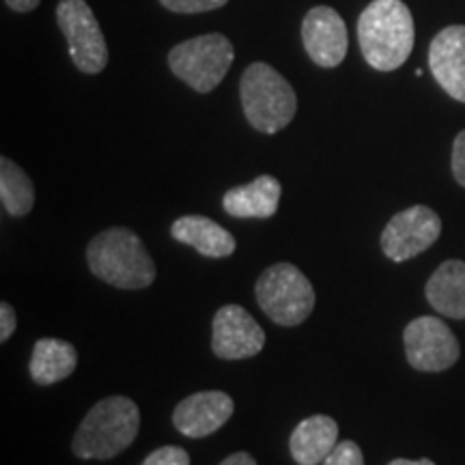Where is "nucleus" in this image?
Segmentation results:
<instances>
[{"instance_id":"nucleus-13","label":"nucleus","mask_w":465,"mask_h":465,"mask_svg":"<svg viewBox=\"0 0 465 465\" xmlns=\"http://www.w3.org/2000/svg\"><path fill=\"white\" fill-rule=\"evenodd\" d=\"M429 67L441 89L465 104V26H449L435 35L429 45Z\"/></svg>"},{"instance_id":"nucleus-17","label":"nucleus","mask_w":465,"mask_h":465,"mask_svg":"<svg viewBox=\"0 0 465 465\" xmlns=\"http://www.w3.org/2000/svg\"><path fill=\"white\" fill-rule=\"evenodd\" d=\"M427 300L440 315L465 319V263L446 261L427 282Z\"/></svg>"},{"instance_id":"nucleus-4","label":"nucleus","mask_w":465,"mask_h":465,"mask_svg":"<svg viewBox=\"0 0 465 465\" xmlns=\"http://www.w3.org/2000/svg\"><path fill=\"white\" fill-rule=\"evenodd\" d=\"M240 97L248 124L263 134L284 130L298 113L293 86L267 63H252L243 72Z\"/></svg>"},{"instance_id":"nucleus-10","label":"nucleus","mask_w":465,"mask_h":465,"mask_svg":"<svg viewBox=\"0 0 465 465\" xmlns=\"http://www.w3.org/2000/svg\"><path fill=\"white\" fill-rule=\"evenodd\" d=\"M302 42L315 65L323 69L339 67L349 50L345 20L332 7H312L302 22Z\"/></svg>"},{"instance_id":"nucleus-25","label":"nucleus","mask_w":465,"mask_h":465,"mask_svg":"<svg viewBox=\"0 0 465 465\" xmlns=\"http://www.w3.org/2000/svg\"><path fill=\"white\" fill-rule=\"evenodd\" d=\"M9 9L17 11V14H28V11L37 9L42 0H5Z\"/></svg>"},{"instance_id":"nucleus-1","label":"nucleus","mask_w":465,"mask_h":465,"mask_svg":"<svg viewBox=\"0 0 465 465\" xmlns=\"http://www.w3.org/2000/svg\"><path fill=\"white\" fill-rule=\"evenodd\" d=\"M414 17L403 0H373L358 20L364 61L377 72H394L414 50Z\"/></svg>"},{"instance_id":"nucleus-14","label":"nucleus","mask_w":465,"mask_h":465,"mask_svg":"<svg viewBox=\"0 0 465 465\" xmlns=\"http://www.w3.org/2000/svg\"><path fill=\"white\" fill-rule=\"evenodd\" d=\"M282 185L272 174H261L224 194L223 207L232 218H272L278 212Z\"/></svg>"},{"instance_id":"nucleus-7","label":"nucleus","mask_w":465,"mask_h":465,"mask_svg":"<svg viewBox=\"0 0 465 465\" xmlns=\"http://www.w3.org/2000/svg\"><path fill=\"white\" fill-rule=\"evenodd\" d=\"M56 22L65 35L69 56L83 74H100L108 65V45L102 26L86 0H61Z\"/></svg>"},{"instance_id":"nucleus-22","label":"nucleus","mask_w":465,"mask_h":465,"mask_svg":"<svg viewBox=\"0 0 465 465\" xmlns=\"http://www.w3.org/2000/svg\"><path fill=\"white\" fill-rule=\"evenodd\" d=\"M143 465H190V455L179 446H164L151 452Z\"/></svg>"},{"instance_id":"nucleus-2","label":"nucleus","mask_w":465,"mask_h":465,"mask_svg":"<svg viewBox=\"0 0 465 465\" xmlns=\"http://www.w3.org/2000/svg\"><path fill=\"white\" fill-rule=\"evenodd\" d=\"M86 261L93 274L116 289H144L155 281V263L143 240L121 226L93 237Z\"/></svg>"},{"instance_id":"nucleus-18","label":"nucleus","mask_w":465,"mask_h":465,"mask_svg":"<svg viewBox=\"0 0 465 465\" xmlns=\"http://www.w3.org/2000/svg\"><path fill=\"white\" fill-rule=\"evenodd\" d=\"M78 366V351L72 342L61 339H42L35 342L31 356V377L39 386H52V383L65 380Z\"/></svg>"},{"instance_id":"nucleus-12","label":"nucleus","mask_w":465,"mask_h":465,"mask_svg":"<svg viewBox=\"0 0 465 465\" xmlns=\"http://www.w3.org/2000/svg\"><path fill=\"white\" fill-rule=\"evenodd\" d=\"M235 411V403L226 392L207 391L185 397L174 407V429L185 438H207L229 422Z\"/></svg>"},{"instance_id":"nucleus-24","label":"nucleus","mask_w":465,"mask_h":465,"mask_svg":"<svg viewBox=\"0 0 465 465\" xmlns=\"http://www.w3.org/2000/svg\"><path fill=\"white\" fill-rule=\"evenodd\" d=\"M15 325L17 319L14 306H11L9 302H3V304H0V341L7 342L11 339V334L15 332Z\"/></svg>"},{"instance_id":"nucleus-15","label":"nucleus","mask_w":465,"mask_h":465,"mask_svg":"<svg viewBox=\"0 0 465 465\" xmlns=\"http://www.w3.org/2000/svg\"><path fill=\"white\" fill-rule=\"evenodd\" d=\"M339 444V424L334 418L317 414L302 420L289 440L291 455L300 465H319Z\"/></svg>"},{"instance_id":"nucleus-9","label":"nucleus","mask_w":465,"mask_h":465,"mask_svg":"<svg viewBox=\"0 0 465 465\" xmlns=\"http://www.w3.org/2000/svg\"><path fill=\"white\" fill-rule=\"evenodd\" d=\"M441 220L431 207L414 205L399 212L381 232V250L391 261H407L440 240Z\"/></svg>"},{"instance_id":"nucleus-16","label":"nucleus","mask_w":465,"mask_h":465,"mask_svg":"<svg viewBox=\"0 0 465 465\" xmlns=\"http://www.w3.org/2000/svg\"><path fill=\"white\" fill-rule=\"evenodd\" d=\"M171 235L177 242L192 246L196 252L209 259H224L235 252L237 243L224 226L205 216H183L174 220L171 226Z\"/></svg>"},{"instance_id":"nucleus-21","label":"nucleus","mask_w":465,"mask_h":465,"mask_svg":"<svg viewBox=\"0 0 465 465\" xmlns=\"http://www.w3.org/2000/svg\"><path fill=\"white\" fill-rule=\"evenodd\" d=\"M323 465H364V455L356 441L345 440L336 444V449L330 452Z\"/></svg>"},{"instance_id":"nucleus-6","label":"nucleus","mask_w":465,"mask_h":465,"mask_svg":"<svg viewBox=\"0 0 465 465\" xmlns=\"http://www.w3.org/2000/svg\"><path fill=\"white\" fill-rule=\"evenodd\" d=\"M235 61V50L224 35L209 33L177 44L168 52V67L199 93H212Z\"/></svg>"},{"instance_id":"nucleus-5","label":"nucleus","mask_w":465,"mask_h":465,"mask_svg":"<svg viewBox=\"0 0 465 465\" xmlns=\"http://www.w3.org/2000/svg\"><path fill=\"white\" fill-rule=\"evenodd\" d=\"M261 311L284 328L304 323L315 308V289L295 265L276 263L261 274L254 287Z\"/></svg>"},{"instance_id":"nucleus-11","label":"nucleus","mask_w":465,"mask_h":465,"mask_svg":"<svg viewBox=\"0 0 465 465\" xmlns=\"http://www.w3.org/2000/svg\"><path fill=\"white\" fill-rule=\"evenodd\" d=\"M265 332L246 308L229 304L213 317L212 349L223 360L252 358L263 349Z\"/></svg>"},{"instance_id":"nucleus-19","label":"nucleus","mask_w":465,"mask_h":465,"mask_svg":"<svg viewBox=\"0 0 465 465\" xmlns=\"http://www.w3.org/2000/svg\"><path fill=\"white\" fill-rule=\"evenodd\" d=\"M0 201L9 216L22 218L35 205V188L31 177L14 160H0Z\"/></svg>"},{"instance_id":"nucleus-3","label":"nucleus","mask_w":465,"mask_h":465,"mask_svg":"<svg viewBox=\"0 0 465 465\" xmlns=\"http://www.w3.org/2000/svg\"><path fill=\"white\" fill-rule=\"evenodd\" d=\"M141 410L127 397H108L91 407L74 438L80 459H113L136 440Z\"/></svg>"},{"instance_id":"nucleus-8","label":"nucleus","mask_w":465,"mask_h":465,"mask_svg":"<svg viewBox=\"0 0 465 465\" xmlns=\"http://www.w3.org/2000/svg\"><path fill=\"white\" fill-rule=\"evenodd\" d=\"M407 362L424 373H440L450 369L461 356L457 336L438 317H418L405 328Z\"/></svg>"},{"instance_id":"nucleus-27","label":"nucleus","mask_w":465,"mask_h":465,"mask_svg":"<svg viewBox=\"0 0 465 465\" xmlns=\"http://www.w3.org/2000/svg\"><path fill=\"white\" fill-rule=\"evenodd\" d=\"M388 465H435L431 459H420V461H410V459H394Z\"/></svg>"},{"instance_id":"nucleus-26","label":"nucleus","mask_w":465,"mask_h":465,"mask_svg":"<svg viewBox=\"0 0 465 465\" xmlns=\"http://www.w3.org/2000/svg\"><path fill=\"white\" fill-rule=\"evenodd\" d=\"M220 465H257V461H254L248 452H232V455L226 457Z\"/></svg>"},{"instance_id":"nucleus-23","label":"nucleus","mask_w":465,"mask_h":465,"mask_svg":"<svg viewBox=\"0 0 465 465\" xmlns=\"http://www.w3.org/2000/svg\"><path fill=\"white\" fill-rule=\"evenodd\" d=\"M452 174L465 188V130L459 134L452 144Z\"/></svg>"},{"instance_id":"nucleus-20","label":"nucleus","mask_w":465,"mask_h":465,"mask_svg":"<svg viewBox=\"0 0 465 465\" xmlns=\"http://www.w3.org/2000/svg\"><path fill=\"white\" fill-rule=\"evenodd\" d=\"M162 7H166L173 14L192 15V14H207V11H216L224 7L229 0H160Z\"/></svg>"}]
</instances>
